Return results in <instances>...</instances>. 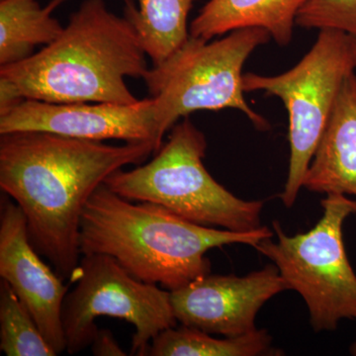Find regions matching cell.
Segmentation results:
<instances>
[{
    "mask_svg": "<svg viewBox=\"0 0 356 356\" xmlns=\"http://www.w3.org/2000/svg\"><path fill=\"white\" fill-rule=\"evenodd\" d=\"M0 350L6 356H56L25 304L0 282Z\"/></svg>",
    "mask_w": 356,
    "mask_h": 356,
    "instance_id": "cell-17",
    "label": "cell"
},
{
    "mask_svg": "<svg viewBox=\"0 0 356 356\" xmlns=\"http://www.w3.org/2000/svg\"><path fill=\"white\" fill-rule=\"evenodd\" d=\"M303 187L356 197V74L346 77L309 166Z\"/></svg>",
    "mask_w": 356,
    "mask_h": 356,
    "instance_id": "cell-12",
    "label": "cell"
},
{
    "mask_svg": "<svg viewBox=\"0 0 356 356\" xmlns=\"http://www.w3.org/2000/svg\"><path fill=\"white\" fill-rule=\"evenodd\" d=\"M30 240L23 211L2 193L0 199V276L32 314L57 355L67 348L62 311L69 288L51 270Z\"/></svg>",
    "mask_w": 356,
    "mask_h": 356,
    "instance_id": "cell-11",
    "label": "cell"
},
{
    "mask_svg": "<svg viewBox=\"0 0 356 356\" xmlns=\"http://www.w3.org/2000/svg\"><path fill=\"white\" fill-rule=\"evenodd\" d=\"M296 24L306 29L336 30L356 38V0H309Z\"/></svg>",
    "mask_w": 356,
    "mask_h": 356,
    "instance_id": "cell-18",
    "label": "cell"
},
{
    "mask_svg": "<svg viewBox=\"0 0 356 356\" xmlns=\"http://www.w3.org/2000/svg\"><path fill=\"white\" fill-rule=\"evenodd\" d=\"M152 143L111 146L46 132L0 135V188L19 206L30 240L63 280L79 268L84 207L124 166L156 154Z\"/></svg>",
    "mask_w": 356,
    "mask_h": 356,
    "instance_id": "cell-1",
    "label": "cell"
},
{
    "mask_svg": "<svg viewBox=\"0 0 356 356\" xmlns=\"http://www.w3.org/2000/svg\"><path fill=\"white\" fill-rule=\"evenodd\" d=\"M356 69V38L321 30L315 44L293 69L275 76L243 74L245 92L264 90L280 97L289 118V170L280 197L296 202L304 178L331 117L341 86Z\"/></svg>",
    "mask_w": 356,
    "mask_h": 356,
    "instance_id": "cell-7",
    "label": "cell"
},
{
    "mask_svg": "<svg viewBox=\"0 0 356 356\" xmlns=\"http://www.w3.org/2000/svg\"><path fill=\"white\" fill-rule=\"evenodd\" d=\"M18 132H46L96 142L152 143L156 153L163 146L152 97L129 105L24 99L0 115V135Z\"/></svg>",
    "mask_w": 356,
    "mask_h": 356,
    "instance_id": "cell-9",
    "label": "cell"
},
{
    "mask_svg": "<svg viewBox=\"0 0 356 356\" xmlns=\"http://www.w3.org/2000/svg\"><path fill=\"white\" fill-rule=\"evenodd\" d=\"M139 9L126 0L125 16L137 29L153 65L161 64L191 37L187 28L195 0H138Z\"/></svg>",
    "mask_w": 356,
    "mask_h": 356,
    "instance_id": "cell-15",
    "label": "cell"
},
{
    "mask_svg": "<svg viewBox=\"0 0 356 356\" xmlns=\"http://www.w3.org/2000/svg\"><path fill=\"white\" fill-rule=\"evenodd\" d=\"M350 353L351 355L356 356V341L355 343L353 344V346H351Z\"/></svg>",
    "mask_w": 356,
    "mask_h": 356,
    "instance_id": "cell-20",
    "label": "cell"
},
{
    "mask_svg": "<svg viewBox=\"0 0 356 356\" xmlns=\"http://www.w3.org/2000/svg\"><path fill=\"white\" fill-rule=\"evenodd\" d=\"M288 290L274 264L243 277L206 274L170 292L177 322L210 334L236 337L257 330L255 318L268 300Z\"/></svg>",
    "mask_w": 356,
    "mask_h": 356,
    "instance_id": "cell-10",
    "label": "cell"
},
{
    "mask_svg": "<svg viewBox=\"0 0 356 356\" xmlns=\"http://www.w3.org/2000/svg\"><path fill=\"white\" fill-rule=\"evenodd\" d=\"M91 351L95 356H126L113 334L108 329H99L90 344Z\"/></svg>",
    "mask_w": 356,
    "mask_h": 356,
    "instance_id": "cell-19",
    "label": "cell"
},
{
    "mask_svg": "<svg viewBox=\"0 0 356 356\" xmlns=\"http://www.w3.org/2000/svg\"><path fill=\"white\" fill-rule=\"evenodd\" d=\"M76 285L63 305L65 351L76 355L90 346L99 327L96 318H118L134 325L132 355L147 356L154 337L177 325L170 291L144 282L106 254L83 255Z\"/></svg>",
    "mask_w": 356,
    "mask_h": 356,
    "instance_id": "cell-8",
    "label": "cell"
},
{
    "mask_svg": "<svg viewBox=\"0 0 356 356\" xmlns=\"http://www.w3.org/2000/svg\"><path fill=\"white\" fill-rule=\"evenodd\" d=\"M309 0H209L191 24V36L210 41L216 36L262 28L280 46L291 42L297 16Z\"/></svg>",
    "mask_w": 356,
    "mask_h": 356,
    "instance_id": "cell-13",
    "label": "cell"
},
{
    "mask_svg": "<svg viewBox=\"0 0 356 356\" xmlns=\"http://www.w3.org/2000/svg\"><path fill=\"white\" fill-rule=\"evenodd\" d=\"M323 216L307 233L288 236L273 221L277 236L261 241L254 248L277 267L288 290L301 295L315 332L334 331L343 318L356 320V274L346 248L343 227L356 215V200L343 194H327Z\"/></svg>",
    "mask_w": 356,
    "mask_h": 356,
    "instance_id": "cell-6",
    "label": "cell"
},
{
    "mask_svg": "<svg viewBox=\"0 0 356 356\" xmlns=\"http://www.w3.org/2000/svg\"><path fill=\"white\" fill-rule=\"evenodd\" d=\"M273 236L266 226L252 232L202 226L158 204L134 203L103 184L84 207L79 250L81 255H110L138 280L172 292L211 273L206 254L212 248H254Z\"/></svg>",
    "mask_w": 356,
    "mask_h": 356,
    "instance_id": "cell-3",
    "label": "cell"
},
{
    "mask_svg": "<svg viewBox=\"0 0 356 356\" xmlns=\"http://www.w3.org/2000/svg\"><path fill=\"white\" fill-rule=\"evenodd\" d=\"M154 158L132 170H119L104 184L121 197L163 206L202 226L235 232L261 228L264 201H247L227 191L203 163L207 140L188 117L172 129Z\"/></svg>",
    "mask_w": 356,
    "mask_h": 356,
    "instance_id": "cell-4",
    "label": "cell"
},
{
    "mask_svg": "<svg viewBox=\"0 0 356 356\" xmlns=\"http://www.w3.org/2000/svg\"><path fill=\"white\" fill-rule=\"evenodd\" d=\"M65 0H0V67L17 64L33 55L35 47L48 46L64 31L53 16Z\"/></svg>",
    "mask_w": 356,
    "mask_h": 356,
    "instance_id": "cell-14",
    "label": "cell"
},
{
    "mask_svg": "<svg viewBox=\"0 0 356 356\" xmlns=\"http://www.w3.org/2000/svg\"><path fill=\"white\" fill-rule=\"evenodd\" d=\"M273 346L266 330H254L236 337L217 339L208 332L181 325L166 329L154 337L147 356L281 355Z\"/></svg>",
    "mask_w": 356,
    "mask_h": 356,
    "instance_id": "cell-16",
    "label": "cell"
},
{
    "mask_svg": "<svg viewBox=\"0 0 356 356\" xmlns=\"http://www.w3.org/2000/svg\"><path fill=\"white\" fill-rule=\"evenodd\" d=\"M270 37L262 28L236 30L214 42L191 36L163 62L149 67L143 79L154 102L161 138L199 110L238 109L259 130L268 129L266 119L245 102L243 67Z\"/></svg>",
    "mask_w": 356,
    "mask_h": 356,
    "instance_id": "cell-5",
    "label": "cell"
},
{
    "mask_svg": "<svg viewBox=\"0 0 356 356\" xmlns=\"http://www.w3.org/2000/svg\"><path fill=\"white\" fill-rule=\"evenodd\" d=\"M146 58L127 16L111 13L104 0H84L55 42L0 67V115L24 99L134 104L140 99L126 79L144 77Z\"/></svg>",
    "mask_w": 356,
    "mask_h": 356,
    "instance_id": "cell-2",
    "label": "cell"
}]
</instances>
